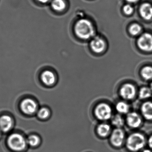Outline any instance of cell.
<instances>
[{
  "instance_id": "7a4b0ae2",
  "label": "cell",
  "mask_w": 152,
  "mask_h": 152,
  "mask_svg": "<svg viewBox=\"0 0 152 152\" xmlns=\"http://www.w3.org/2000/svg\"><path fill=\"white\" fill-rule=\"evenodd\" d=\"M145 137L140 133H135L130 135L126 141V147L132 152H137L142 150L145 144Z\"/></svg>"
},
{
  "instance_id": "f1b7e54d",
  "label": "cell",
  "mask_w": 152,
  "mask_h": 152,
  "mask_svg": "<svg viewBox=\"0 0 152 152\" xmlns=\"http://www.w3.org/2000/svg\"><path fill=\"white\" fill-rule=\"evenodd\" d=\"M151 90L152 91V82L151 84Z\"/></svg>"
},
{
  "instance_id": "5bb4252c",
  "label": "cell",
  "mask_w": 152,
  "mask_h": 152,
  "mask_svg": "<svg viewBox=\"0 0 152 152\" xmlns=\"http://www.w3.org/2000/svg\"><path fill=\"white\" fill-rule=\"evenodd\" d=\"M141 112L145 118L148 120H152V102H145L141 107Z\"/></svg>"
},
{
  "instance_id": "6da1fadb",
  "label": "cell",
  "mask_w": 152,
  "mask_h": 152,
  "mask_svg": "<svg viewBox=\"0 0 152 152\" xmlns=\"http://www.w3.org/2000/svg\"><path fill=\"white\" fill-rule=\"evenodd\" d=\"M75 31L77 36L83 39H89L93 37L95 34L93 24L86 19H81L76 22Z\"/></svg>"
},
{
  "instance_id": "277c9868",
  "label": "cell",
  "mask_w": 152,
  "mask_h": 152,
  "mask_svg": "<svg viewBox=\"0 0 152 152\" xmlns=\"http://www.w3.org/2000/svg\"><path fill=\"white\" fill-rule=\"evenodd\" d=\"M95 115L97 119L101 120L110 119L112 115V110L110 105L101 103L97 105L95 109Z\"/></svg>"
},
{
  "instance_id": "9c48e42d",
  "label": "cell",
  "mask_w": 152,
  "mask_h": 152,
  "mask_svg": "<svg viewBox=\"0 0 152 152\" xmlns=\"http://www.w3.org/2000/svg\"><path fill=\"white\" fill-rule=\"evenodd\" d=\"M90 45L92 51L96 53L102 52L105 48L104 40L98 36L95 37L91 40Z\"/></svg>"
},
{
  "instance_id": "ffe728a7",
  "label": "cell",
  "mask_w": 152,
  "mask_h": 152,
  "mask_svg": "<svg viewBox=\"0 0 152 152\" xmlns=\"http://www.w3.org/2000/svg\"><path fill=\"white\" fill-rule=\"evenodd\" d=\"M112 123L118 128H120L124 126V119L120 115H117L113 118Z\"/></svg>"
},
{
  "instance_id": "d4e9b609",
  "label": "cell",
  "mask_w": 152,
  "mask_h": 152,
  "mask_svg": "<svg viewBox=\"0 0 152 152\" xmlns=\"http://www.w3.org/2000/svg\"><path fill=\"white\" fill-rule=\"evenodd\" d=\"M148 145L150 148L152 149V135L150 137L148 140Z\"/></svg>"
},
{
  "instance_id": "d6986e66",
  "label": "cell",
  "mask_w": 152,
  "mask_h": 152,
  "mask_svg": "<svg viewBox=\"0 0 152 152\" xmlns=\"http://www.w3.org/2000/svg\"><path fill=\"white\" fill-rule=\"evenodd\" d=\"M152 94L151 89L149 87H142L139 92V96L141 99H148L151 96Z\"/></svg>"
},
{
  "instance_id": "8fae6325",
  "label": "cell",
  "mask_w": 152,
  "mask_h": 152,
  "mask_svg": "<svg viewBox=\"0 0 152 152\" xmlns=\"http://www.w3.org/2000/svg\"><path fill=\"white\" fill-rule=\"evenodd\" d=\"M12 126V120L8 115H3L0 117V129L3 132L10 131Z\"/></svg>"
},
{
  "instance_id": "9a60e30c",
  "label": "cell",
  "mask_w": 152,
  "mask_h": 152,
  "mask_svg": "<svg viewBox=\"0 0 152 152\" xmlns=\"http://www.w3.org/2000/svg\"><path fill=\"white\" fill-rule=\"evenodd\" d=\"M110 127L108 124H102L98 126L97 129V134L100 136H107L110 133Z\"/></svg>"
},
{
  "instance_id": "7c38bea8",
  "label": "cell",
  "mask_w": 152,
  "mask_h": 152,
  "mask_svg": "<svg viewBox=\"0 0 152 152\" xmlns=\"http://www.w3.org/2000/svg\"><path fill=\"white\" fill-rule=\"evenodd\" d=\"M41 79L45 84L49 86L53 85L56 81L55 75L50 70L44 71L41 76Z\"/></svg>"
},
{
  "instance_id": "e0dca14e",
  "label": "cell",
  "mask_w": 152,
  "mask_h": 152,
  "mask_svg": "<svg viewBox=\"0 0 152 152\" xmlns=\"http://www.w3.org/2000/svg\"><path fill=\"white\" fill-rule=\"evenodd\" d=\"M141 76L145 80L152 79V67L145 66L144 67L141 71Z\"/></svg>"
},
{
  "instance_id": "52a82bcc",
  "label": "cell",
  "mask_w": 152,
  "mask_h": 152,
  "mask_svg": "<svg viewBox=\"0 0 152 152\" xmlns=\"http://www.w3.org/2000/svg\"><path fill=\"white\" fill-rule=\"evenodd\" d=\"M125 138V134L120 128L114 129L110 137V142L113 146L119 147L122 145Z\"/></svg>"
},
{
  "instance_id": "8992f818",
  "label": "cell",
  "mask_w": 152,
  "mask_h": 152,
  "mask_svg": "<svg viewBox=\"0 0 152 152\" xmlns=\"http://www.w3.org/2000/svg\"><path fill=\"white\" fill-rule=\"evenodd\" d=\"M136 93V90L134 86L129 83L122 85L120 90V94L125 100H132L134 98Z\"/></svg>"
},
{
  "instance_id": "3957f363",
  "label": "cell",
  "mask_w": 152,
  "mask_h": 152,
  "mask_svg": "<svg viewBox=\"0 0 152 152\" xmlns=\"http://www.w3.org/2000/svg\"><path fill=\"white\" fill-rule=\"evenodd\" d=\"M27 142L24 137L18 134H13L9 137L8 144L12 150L21 151L26 148Z\"/></svg>"
},
{
  "instance_id": "83f0119b",
  "label": "cell",
  "mask_w": 152,
  "mask_h": 152,
  "mask_svg": "<svg viewBox=\"0 0 152 152\" xmlns=\"http://www.w3.org/2000/svg\"><path fill=\"white\" fill-rule=\"evenodd\" d=\"M142 152H152L151 150H148V149H146V150H144Z\"/></svg>"
},
{
  "instance_id": "5b68a950",
  "label": "cell",
  "mask_w": 152,
  "mask_h": 152,
  "mask_svg": "<svg viewBox=\"0 0 152 152\" xmlns=\"http://www.w3.org/2000/svg\"><path fill=\"white\" fill-rule=\"evenodd\" d=\"M137 44L140 49L146 51H152V35L149 33L143 34L138 39Z\"/></svg>"
},
{
  "instance_id": "ac0fdd59",
  "label": "cell",
  "mask_w": 152,
  "mask_h": 152,
  "mask_svg": "<svg viewBox=\"0 0 152 152\" xmlns=\"http://www.w3.org/2000/svg\"><path fill=\"white\" fill-rule=\"evenodd\" d=\"M116 109L118 112L121 114H126L129 111V107L128 104L125 102L121 101L116 105Z\"/></svg>"
},
{
  "instance_id": "4316f807",
  "label": "cell",
  "mask_w": 152,
  "mask_h": 152,
  "mask_svg": "<svg viewBox=\"0 0 152 152\" xmlns=\"http://www.w3.org/2000/svg\"><path fill=\"white\" fill-rule=\"evenodd\" d=\"M126 1H127L129 2L134 3L138 1V0H126Z\"/></svg>"
},
{
  "instance_id": "2e32d148",
  "label": "cell",
  "mask_w": 152,
  "mask_h": 152,
  "mask_svg": "<svg viewBox=\"0 0 152 152\" xmlns=\"http://www.w3.org/2000/svg\"><path fill=\"white\" fill-rule=\"evenodd\" d=\"M51 6L53 9L57 11H61L66 8V3L64 0H53Z\"/></svg>"
},
{
  "instance_id": "4fadbf2b",
  "label": "cell",
  "mask_w": 152,
  "mask_h": 152,
  "mask_svg": "<svg viewBox=\"0 0 152 152\" xmlns=\"http://www.w3.org/2000/svg\"><path fill=\"white\" fill-rule=\"evenodd\" d=\"M140 13L142 17L146 20L152 18V6L150 4L144 3L140 7Z\"/></svg>"
},
{
  "instance_id": "44dd1931",
  "label": "cell",
  "mask_w": 152,
  "mask_h": 152,
  "mask_svg": "<svg viewBox=\"0 0 152 152\" xmlns=\"http://www.w3.org/2000/svg\"><path fill=\"white\" fill-rule=\"evenodd\" d=\"M39 137L36 135H31L28 138L27 143L32 147H35L40 143Z\"/></svg>"
},
{
  "instance_id": "484cf974",
  "label": "cell",
  "mask_w": 152,
  "mask_h": 152,
  "mask_svg": "<svg viewBox=\"0 0 152 152\" xmlns=\"http://www.w3.org/2000/svg\"><path fill=\"white\" fill-rule=\"evenodd\" d=\"M38 1H39V2L45 4L46 3L48 2L50 0H37Z\"/></svg>"
},
{
  "instance_id": "cb8c5ba5",
  "label": "cell",
  "mask_w": 152,
  "mask_h": 152,
  "mask_svg": "<svg viewBox=\"0 0 152 152\" xmlns=\"http://www.w3.org/2000/svg\"><path fill=\"white\" fill-rule=\"evenodd\" d=\"M133 11H134V9L130 4H126L123 7V11L127 15L131 14L133 12Z\"/></svg>"
},
{
  "instance_id": "ba28073f",
  "label": "cell",
  "mask_w": 152,
  "mask_h": 152,
  "mask_svg": "<svg viewBox=\"0 0 152 152\" xmlns=\"http://www.w3.org/2000/svg\"><path fill=\"white\" fill-rule=\"evenodd\" d=\"M20 108L24 113L28 115H31L36 112L37 104L34 100L26 99L21 102Z\"/></svg>"
},
{
  "instance_id": "7402d4cb",
  "label": "cell",
  "mask_w": 152,
  "mask_h": 152,
  "mask_svg": "<svg viewBox=\"0 0 152 152\" xmlns=\"http://www.w3.org/2000/svg\"><path fill=\"white\" fill-rule=\"evenodd\" d=\"M142 28L141 26L137 24H134L130 26L129 32L133 35H136L141 32Z\"/></svg>"
},
{
  "instance_id": "30bf717a",
  "label": "cell",
  "mask_w": 152,
  "mask_h": 152,
  "mask_svg": "<svg viewBox=\"0 0 152 152\" xmlns=\"http://www.w3.org/2000/svg\"><path fill=\"white\" fill-rule=\"evenodd\" d=\"M126 121L128 125L132 128H137L142 124V119L136 112L129 113L127 116Z\"/></svg>"
},
{
  "instance_id": "603a6c76",
  "label": "cell",
  "mask_w": 152,
  "mask_h": 152,
  "mask_svg": "<svg viewBox=\"0 0 152 152\" xmlns=\"http://www.w3.org/2000/svg\"><path fill=\"white\" fill-rule=\"evenodd\" d=\"M50 112L49 109L46 108H43L40 109L39 111L38 112V117L40 118L44 119L47 118V117L50 116Z\"/></svg>"
}]
</instances>
